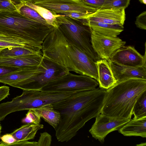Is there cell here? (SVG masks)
I'll return each instance as SVG.
<instances>
[{"label":"cell","instance_id":"603a6c76","mask_svg":"<svg viewBox=\"0 0 146 146\" xmlns=\"http://www.w3.org/2000/svg\"><path fill=\"white\" fill-rule=\"evenodd\" d=\"M25 4L36 11L45 20L47 24L54 28L58 27L56 19L58 14L53 11L36 5L32 2H26Z\"/></svg>","mask_w":146,"mask_h":146},{"label":"cell","instance_id":"8992f818","mask_svg":"<svg viewBox=\"0 0 146 146\" xmlns=\"http://www.w3.org/2000/svg\"><path fill=\"white\" fill-rule=\"evenodd\" d=\"M56 19L58 28L70 42L95 61L101 59L92 47L90 27L76 20L59 15Z\"/></svg>","mask_w":146,"mask_h":146},{"label":"cell","instance_id":"1f68e13d","mask_svg":"<svg viewBox=\"0 0 146 146\" xmlns=\"http://www.w3.org/2000/svg\"><path fill=\"white\" fill-rule=\"evenodd\" d=\"M135 24L136 27L143 30L146 29V11H143L136 18Z\"/></svg>","mask_w":146,"mask_h":146},{"label":"cell","instance_id":"8fae6325","mask_svg":"<svg viewBox=\"0 0 146 146\" xmlns=\"http://www.w3.org/2000/svg\"><path fill=\"white\" fill-rule=\"evenodd\" d=\"M96 117L95 121L89 132L93 137L102 143L109 133L118 131L131 119H118L101 113Z\"/></svg>","mask_w":146,"mask_h":146},{"label":"cell","instance_id":"2e32d148","mask_svg":"<svg viewBox=\"0 0 146 146\" xmlns=\"http://www.w3.org/2000/svg\"><path fill=\"white\" fill-rule=\"evenodd\" d=\"M43 70L44 64L42 60L38 66L24 67L20 70L0 77V82L8 85L38 74Z\"/></svg>","mask_w":146,"mask_h":146},{"label":"cell","instance_id":"83f0119b","mask_svg":"<svg viewBox=\"0 0 146 146\" xmlns=\"http://www.w3.org/2000/svg\"><path fill=\"white\" fill-rule=\"evenodd\" d=\"M23 43L15 38L0 35V46L5 47L13 46L29 47L30 46L22 45Z\"/></svg>","mask_w":146,"mask_h":146},{"label":"cell","instance_id":"9a60e30c","mask_svg":"<svg viewBox=\"0 0 146 146\" xmlns=\"http://www.w3.org/2000/svg\"><path fill=\"white\" fill-rule=\"evenodd\" d=\"M43 58L42 54L15 56H0V65L21 68L29 66H38Z\"/></svg>","mask_w":146,"mask_h":146},{"label":"cell","instance_id":"4316f807","mask_svg":"<svg viewBox=\"0 0 146 146\" xmlns=\"http://www.w3.org/2000/svg\"><path fill=\"white\" fill-rule=\"evenodd\" d=\"M28 110L26 115V117L22 119V122L25 124H40L41 117L38 113L34 109H31Z\"/></svg>","mask_w":146,"mask_h":146},{"label":"cell","instance_id":"44dd1931","mask_svg":"<svg viewBox=\"0 0 146 146\" xmlns=\"http://www.w3.org/2000/svg\"><path fill=\"white\" fill-rule=\"evenodd\" d=\"M42 48L35 46L7 47L0 50V56H15L39 54H42Z\"/></svg>","mask_w":146,"mask_h":146},{"label":"cell","instance_id":"3957f363","mask_svg":"<svg viewBox=\"0 0 146 146\" xmlns=\"http://www.w3.org/2000/svg\"><path fill=\"white\" fill-rule=\"evenodd\" d=\"M145 91V79L132 78L117 82L106 90L101 113L118 119H131L134 104Z\"/></svg>","mask_w":146,"mask_h":146},{"label":"cell","instance_id":"60d3db41","mask_svg":"<svg viewBox=\"0 0 146 146\" xmlns=\"http://www.w3.org/2000/svg\"><path fill=\"white\" fill-rule=\"evenodd\" d=\"M5 48V47H2L0 46V50Z\"/></svg>","mask_w":146,"mask_h":146},{"label":"cell","instance_id":"f1b7e54d","mask_svg":"<svg viewBox=\"0 0 146 146\" xmlns=\"http://www.w3.org/2000/svg\"><path fill=\"white\" fill-rule=\"evenodd\" d=\"M131 0H105L100 9L123 8L125 9L130 4Z\"/></svg>","mask_w":146,"mask_h":146},{"label":"cell","instance_id":"d6986e66","mask_svg":"<svg viewBox=\"0 0 146 146\" xmlns=\"http://www.w3.org/2000/svg\"><path fill=\"white\" fill-rule=\"evenodd\" d=\"M94 31L107 36H116L123 31V26L112 25L101 22L87 21L84 24Z\"/></svg>","mask_w":146,"mask_h":146},{"label":"cell","instance_id":"7a4b0ae2","mask_svg":"<svg viewBox=\"0 0 146 146\" xmlns=\"http://www.w3.org/2000/svg\"><path fill=\"white\" fill-rule=\"evenodd\" d=\"M43 56L56 62L69 71L89 76L98 81L96 61L74 45L58 28L48 34L42 44Z\"/></svg>","mask_w":146,"mask_h":146},{"label":"cell","instance_id":"b9f144b4","mask_svg":"<svg viewBox=\"0 0 146 146\" xmlns=\"http://www.w3.org/2000/svg\"><path fill=\"white\" fill-rule=\"evenodd\" d=\"M0 11H1L0 10Z\"/></svg>","mask_w":146,"mask_h":146},{"label":"cell","instance_id":"74e56055","mask_svg":"<svg viewBox=\"0 0 146 146\" xmlns=\"http://www.w3.org/2000/svg\"><path fill=\"white\" fill-rule=\"evenodd\" d=\"M22 2L23 3H26L27 2H33L34 1H35L36 0H18Z\"/></svg>","mask_w":146,"mask_h":146},{"label":"cell","instance_id":"484cf974","mask_svg":"<svg viewBox=\"0 0 146 146\" xmlns=\"http://www.w3.org/2000/svg\"><path fill=\"white\" fill-rule=\"evenodd\" d=\"M25 3L18 0H0V10L1 11H17Z\"/></svg>","mask_w":146,"mask_h":146},{"label":"cell","instance_id":"f546056e","mask_svg":"<svg viewBox=\"0 0 146 146\" xmlns=\"http://www.w3.org/2000/svg\"><path fill=\"white\" fill-rule=\"evenodd\" d=\"M57 14L76 20L84 24L87 23L86 19L90 15L87 13L75 12H63Z\"/></svg>","mask_w":146,"mask_h":146},{"label":"cell","instance_id":"e0dca14e","mask_svg":"<svg viewBox=\"0 0 146 146\" xmlns=\"http://www.w3.org/2000/svg\"><path fill=\"white\" fill-rule=\"evenodd\" d=\"M98 80L100 88L107 90L114 85L117 81L114 77L108 61L100 59L96 61Z\"/></svg>","mask_w":146,"mask_h":146},{"label":"cell","instance_id":"52a82bcc","mask_svg":"<svg viewBox=\"0 0 146 146\" xmlns=\"http://www.w3.org/2000/svg\"><path fill=\"white\" fill-rule=\"evenodd\" d=\"M43 71L28 78L8 84L23 90H41L49 82L70 72L64 66L43 56Z\"/></svg>","mask_w":146,"mask_h":146},{"label":"cell","instance_id":"ba28073f","mask_svg":"<svg viewBox=\"0 0 146 146\" xmlns=\"http://www.w3.org/2000/svg\"><path fill=\"white\" fill-rule=\"evenodd\" d=\"M98 85L97 80L89 76L73 74L70 72L49 82L41 90L57 92H78L94 90Z\"/></svg>","mask_w":146,"mask_h":146},{"label":"cell","instance_id":"4dcf8cb0","mask_svg":"<svg viewBox=\"0 0 146 146\" xmlns=\"http://www.w3.org/2000/svg\"><path fill=\"white\" fill-rule=\"evenodd\" d=\"M51 142L52 136L49 133L46 132L40 133L37 146H50Z\"/></svg>","mask_w":146,"mask_h":146},{"label":"cell","instance_id":"d6a6232c","mask_svg":"<svg viewBox=\"0 0 146 146\" xmlns=\"http://www.w3.org/2000/svg\"><path fill=\"white\" fill-rule=\"evenodd\" d=\"M1 141L0 142V146H10L16 142V140L11 133H7L0 137Z\"/></svg>","mask_w":146,"mask_h":146},{"label":"cell","instance_id":"d4e9b609","mask_svg":"<svg viewBox=\"0 0 146 146\" xmlns=\"http://www.w3.org/2000/svg\"><path fill=\"white\" fill-rule=\"evenodd\" d=\"M18 12L26 18L44 24H47L45 20L34 9L24 3L19 9Z\"/></svg>","mask_w":146,"mask_h":146},{"label":"cell","instance_id":"4fadbf2b","mask_svg":"<svg viewBox=\"0 0 146 146\" xmlns=\"http://www.w3.org/2000/svg\"><path fill=\"white\" fill-rule=\"evenodd\" d=\"M125 9L123 8L99 9L86 19L87 21L123 26L125 20Z\"/></svg>","mask_w":146,"mask_h":146},{"label":"cell","instance_id":"5bb4252c","mask_svg":"<svg viewBox=\"0 0 146 146\" xmlns=\"http://www.w3.org/2000/svg\"><path fill=\"white\" fill-rule=\"evenodd\" d=\"M117 82L132 78L146 80V67L121 66L107 60Z\"/></svg>","mask_w":146,"mask_h":146},{"label":"cell","instance_id":"30bf717a","mask_svg":"<svg viewBox=\"0 0 146 146\" xmlns=\"http://www.w3.org/2000/svg\"><path fill=\"white\" fill-rule=\"evenodd\" d=\"M32 2L57 14L75 12L90 15L97 9L85 5L80 0H36Z\"/></svg>","mask_w":146,"mask_h":146},{"label":"cell","instance_id":"d590c367","mask_svg":"<svg viewBox=\"0 0 146 146\" xmlns=\"http://www.w3.org/2000/svg\"><path fill=\"white\" fill-rule=\"evenodd\" d=\"M37 142L35 141L30 142L28 141H16L11 144L10 145L23 146H37Z\"/></svg>","mask_w":146,"mask_h":146},{"label":"cell","instance_id":"7c38bea8","mask_svg":"<svg viewBox=\"0 0 146 146\" xmlns=\"http://www.w3.org/2000/svg\"><path fill=\"white\" fill-rule=\"evenodd\" d=\"M146 42L143 56L140 54L133 46L124 45L114 52L108 60L121 66L133 67L143 66L146 67Z\"/></svg>","mask_w":146,"mask_h":146},{"label":"cell","instance_id":"cb8c5ba5","mask_svg":"<svg viewBox=\"0 0 146 146\" xmlns=\"http://www.w3.org/2000/svg\"><path fill=\"white\" fill-rule=\"evenodd\" d=\"M132 115H134V119L146 117V91L137 100L133 109Z\"/></svg>","mask_w":146,"mask_h":146},{"label":"cell","instance_id":"ffe728a7","mask_svg":"<svg viewBox=\"0 0 146 146\" xmlns=\"http://www.w3.org/2000/svg\"><path fill=\"white\" fill-rule=\"evenodd\" d=\"M43 124H26L16 129L11 134L17 141H28L35 138L37 131L42 129Z\"/></svg>","mask_w":146,"mask_h":146},{"label":"cell","instance_id":"e575fe53","mask_svg":"<svg viewBox=\"0 0 146 146\" xmlns=\"http://www.w3.org/2000/svg\"><path fill=\"white\" fill-rule=\"evenodd\" d=\"M22 68H18L6 65H0V77L20 70Z\"/></svg>","mask_w":146,"mask_h":146},{"label":"cell","instance_id":"8d00e7d4","mask_svg":"<svg viewBox=\"0 0 146 146\" xmlns=\"http://www.w3.org/2000/svg\"><path fill=\"white\" fill-rule=\"evenodd\" d=\"M9 88L6 86L0 87V102L9 95Z\"/></svg>","mask_w":146,"mask_h":146},{"label":"cell","instance_id":"9c48e42d","mask_svg":"<svg viewBox=\"0 0 146 146\" xmlns=\"http://www.w3.org/2000/svg\"><path fill=\"white\" fill-rule=\"evenodd\" d=\"M91 41L92 47L98 57L107 60L114 52L126 43L117 36L102 35L92 29Z\"/></svg>","mask_w":146,"mask_h":146},{"label":"cell","instance_id":"7402d4cb","mask_svg":"<svg viewBox=\"0 0 146 146\" xmlns=\"http://www.w3.org/2000/svg\"><path fill=\"white\" fill-rule=\"evenodd\" d=\"M40 117L54 129L59 123L60 115L54 109L52 104H48L35 109Z\"/></svg>","mask_w":146,"mask_h":146},{"label":"cell","instance_id":"5b68a950","mask_svg":"<svg viewBox=\"0 0 146 146\" xmlns=\"http://www.w3.org/2000/svg\"><path fill=\"white\" fill-rule=\"evenodd\" d=\"M80 92L23 90L21 95L7 102V108L10 113L35 109L46 105L56 104L76 95Z\"/></svg>","mask_w":146,"mask_h":146},{"label":"cell","instance_id":"f35d334b","mask_svg":"<svg viewBox=\"0 0 146 146\" xmlns=\"http://www.w3.org/2000/svg\"><path fill=\"white\" fill-rule=\"evenodd\" d=\"M141 3L146 5V0H138Z\"/></svg>","mask_w":146,"mask_h":146},{"label":"cell","instance_id":"6da1fadb","mask_svg":"<svg viewBox=\"0 0 146 146\" xmlns=\"http://www.w3.org/2000/svg\"><path fill=\"white\" fill-rule=\"evenodd\" d=\"M106 94V90L96 88L80 92L52 105L60 115L59 123L54 129L58 141H70L87 122L100 114Z\"/></svg>","mask_w":146,"mask_h":146},{"label":"cell","instance_id":"836d02e7","mask_svg":"<svg viewBox=\"0 0 146 146\" xmlns=\"http://www.w3.org/2000/svg\"><path fill=\"white\" fill-rule=\"evenodd\" d=\"M85 5L98 9L102 7L105 0H80Z\"/></svg>","mask_w":146,"mask_h":146},{"label":"cell","instance_id":"ab89813d","mask_svg":"<svg viewBox=\"0 0 146 146\" xmlns=\"http://www.w3.org/2000/svg\"><path fill=\"white\" fill-rule=\"evenodd\" d=\"M1 129H2V127H1V124H0V134L1 132Z\"/></svg>","mask_w":146,"mask_h":146},{"label":"cell","instance_id":"277c9868","mask_svg":"<svg viewBox=\"0 0 146 146\" xmlns=\"http://www.w3.org/2000/svg\"><path fill=\"white\" fill-rule=\"evenodd\" d=\"M54 28L29 19L17 11H0V35L33 46L42 48L44 39Z\"/></svg>","mask_w":146,"mask_h":146},{"label":"cell","instance_id":"ac0fdd59","mask_svg":"<svg viewBox=\"0 0 146 146\" xmlns=\"http://www.w3.org/2000/svg\"><path fill=\"white\" fill-rule=\"evenodd\" d=\"M118 131L125 136H139L146 137V117L131 119Z\"/></svg>","mask_w":146,"mask_h":146}]
</instances>
